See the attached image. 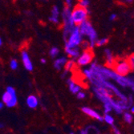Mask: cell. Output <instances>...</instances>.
<instances>
[{"instance_id":"cell-11","label":"cell","mask_w":134,"mask_h":134,"mask_svg":"<svg viewBox=\"0 0 134 134\" xmlns=\"http://www.w3.org/2000/svg\"><path fill=\"white\" fill-rule=\"evenodd\" d=\"M65 52L71 58H77L80 55V49L78 47H65Z\"/></svg>"},{"instance_id":"cell-30","label":"cell","mask_w":134,"mask_h":134,"mask_svg":"<svg viewBox=\"0 0 134 134\" xmlns=\"http://www.w3.org/2000/svg\"><path fill=\"white\" fill-rule=\"evenodd\" d=\"M130 110H131V113L132 114H134V104H132L131 107H130Z\"/></svg>"},{"instance_id":"cell-15","label":"cell","mask_w":134,"mask_h":134,"mask_svg":"<svg viewBox=\"0 0 134 134\" xmlns=\"http://www.w3.org/2000/svg\"><path fill=\"white\" fill-rule=\"evenodd\" d=\"M16 95V93L15 92V93H10L9 92H4L3 93V97H2V99H3V101L7 104V103H9L10 102V100L12 99V97H13L14 96H15Z\"/></svg>"},{"instance_id":"cell-17","label":"cell","mask_w":134,"mask_h":134,"mask_svg":"<svg viewBox=\"0 0 134 134\" xmlns=\"http://www.w3.org/2000/svg\"><path fill=\"white\" fill-rule=\"evenodd\" d=\"M124 120L126 123L128 124H132L133 121V116H132V113H129V112H125L124 113Z\"/></svg>"},{"instance_id":"cell-21","label":"cell","mask_w":134,"mask_h":134,"mask_svg":"<svg viewBox=\"0 0 134 134\" xmlns=\"http://www.w3.org/2000/svg\"><path fill=\"white\" fill-rule=\"evenodd\" d=\"M59 51L58 48L54 47H52V49L50 50V56L52 58H55L59 55Z\"/></svg>"},{"instance_id":"cell-3","label":"cell","mask_w":134,"mask_h":134,"mask_svg":"<svg viewBox=\"0 0 134 134\" xmlns=\"http://www.w3.org/2000/svg\"><path fill=\"white\" fill-rule=\"evenodd\" d=\"M71 9L69 7L66 6L63 10V14H62V17H63V22H64V41L68 39V35H70V33L72 31L73 28L75 27V24L73 23L72 19H71Z\"/></svg>"},{"instance_id":"cell-8","label":"cell","mask_w":134,"mask_h":134,"mask_svg":"<svg viewBox=\"0 0 134 134\" xmlns=\"http://www.w3.org/2000/svg\"><path fill=\"white\" fill-rule=\"evenodd\" d=\"M104 55H105V59H106V65H107V67L112 68L116 59H115L113 52H111L110 49H108V48H107V49L104 50Z\"/></svg>"},{"instance_id":"cell-25","label":"cell","mask_w":134,"mask_h":134,"mask_svg":"<svg viewBox=\"0 0 134 134\" xmlns=\"http://www.w3.org/2000/svg\"><path fill=\"white\" fill-rule=\"evenodd\" d=\"M76 95H77V98H78V99H80V100L84 99V98H85V96H86L83 92H81V91L78 92L76 93Z\"/></svg>"},{"instance_id":"cell-16","label":"cell","mask_w":134,"mask_h":134,"mask_svg":"<svg viewBox=\"0 0 134 134\" xmlns=\"http://www.w3.org/2000/svg\"><path fill=\"white\" fill-rule=\"evenodd\" d=\"M76 67V63L74 60H69V61H67L66 64L64 65V69H65V71H71L75 68Z\"/></svg>"},{"instance_id":"cell-12","label":"cell","mask_w":134,"mask_h":134,"mask_svg":"<svg viewBox=\"0 0 134 134\" xmlns=\"http://www.w3.org/2000/svg\"><path fill=\"white\" fill-rule=\"evenodd\" d=\"M67 61L68 60L65 57H60L59 59H56L54 62V68L58 71L61 70L62 68H64V65L66 64Z\"/></svg>"},{"instance_id":"cell-33","label":"cell","mask_w":134,"mask_h":134,"mask_svg":"<svg viewBox=\"0 0 134 134\" xmlns=\"http://www.w3.org/2000/svg\"><path fill=\"white\" fill-rule=\"evenodd\" d=\"M3 107V104L2 102H0V109H2Z\"/></svg>"},{"instance_id":"cell-22","label":"cell","mask_w":134,"mask_h":134,"mask_svg":"<svg viewBox=\"0 0 134 134\" xmlns=\"http://www.w3.org/2000/svg\"><path fill=\"white\" fill-rule=\"evenodd\" d=\"M112 110H113V108H112L111 104H104V113H109Z\"/></svg>"},{"instance_id":"cell-13","label":"cell","mask_w":134,"mask_h":134,"mask_svg":"<svg viewBox=\"0 0 134 134\" xmlns=\"http://www.w3.org/2000/svg\"><path fill=\"white\" fill-rule=\"evenodd\" d=\"M59 9L56 6H54L52 10V17H50V20L54 23H59Z\"/></svg>"},{"instance_id":"cell-6","label":"cell","mask_w":134,"mask_h":134,"mask_svg":"<svg viewBox=\"0 0 134 134\" xmlns=\"http://www.w3.org/2000/svg\"><path fill=\"white\" fill-rule=\"evenodd\" d=\"M94 59V52L92 51V48L88 47L85 48L81 55L77 57V64L81 67H84L89 65L92 63Z\"/></svg>"},{"instance_id":"cell-4","label":"cell","mask_w":134,"mask_h":134,"mask_svg":"<svg viewBox=\"0 0 134 134\" xmlns=\"http://www.w3.org/2000/svg\"><path fill=\"white\" fill-rule=\"evenodd\" d=\"M64 42H65V47H79L83 43V35L80 33L79 26H75L72 31L68 35V39Z\"/></svg>"},{"instance_id":"cell-10","label":"cell","mask_w":134,"mask_h":134,"mask_svg":"<svg viewBox=\"0 0 134 134\" xmlns=\"http://www.w3.org/2000/svg\"><path fill=\"white\" fill-rule=\"evenodd\" d=\"M68 87H69V89L70 91L74 93V94H76L78 92H80L81 90V86L76 82L73 79H68Z\"/></svg>"},{"instance_id":"cell-26","label":"cell","mask_w":134,"mask_h":134,"mask_svg":"<svg viewBox=\"0 0 134 134\" xmlns=\"http://www.w3.org/2000/svg\"><path fill=\"white\" fill-rule=\"evenodd\" d=\"M116 18H117L116 14L113 13V14L110 15V16H109V20H110V21H115L116 19Z\"/></svg>"},{"instance_id":"cell-27","label":"cell","mask_w":134,"mask_h":134,"mask_svg":"<svg viewBox=\"0 0 134 134\" xmlns=\"http://www.w3.org/2000/svg\"><path fill=\"white\" fill-rule=\"evenodd\" d=\"M113 134H121L120 131L116 126H113Z\"/></svg>"},{"instance_id":"cell-28","label":"cell","mask_w":134,"mask_h":134,"mask_svg":"<svg viewBox=\"0 0 134 134\" xmlns=\"http://www.w3.org/2000/svg\"><path fill=\"white\" fill-rule=\"evenodd\" d=\"M70 134H75L74 132H71ZM80 134H88V129H82L80 132Z\"/></svg>"},{"instance_id":"cell-2","label":"cell","mask_w":134,"mask_h":134,"mask_svg":"<svg viewBox=\"0 0 134 134\" xmlns=\"http://www.w3.org/2000/svg\"><path fill=\"white\" fill-rule=\"evenodd\" d=\"M71 16L75 25L80 26L83 22L88 19V8H84L78 4L72 9L71 12Z\"/></svg>"},{"instance_id":"cell-29","label":"cell","mask_w":134,"mask_h":134,"mask_svg":"<svg viewBox=\"0 0 134 134\" xmlns=\"http://www.w3.org/2000/svg\"><path fill=\"white\" fill-rule=\"evenodd\" d=\"M65 2H66V5L70 7L71 5V0H65Z\"/></svg>"},{"instance_id":"cell-18","label":"cell","mask_w":134,"mask_h":134,"mask_svg":"<svg viewBox=\"0 0 134 134\" xmlns=\"http://www.w3.org/2000/svg\"><path fill=\"white\" fill-rule=\"evenodd\" d=\"M104 117V120L108 125H113L114 123V118L109 114V113H105V115L103 116Z\"/></svg>"},{"instance_id":"cell-32","label":"cell","mask_w":134,"mask_h":134,"mask_svg":"<svg viewBox=\"0 0 134 134\" xmlns=\"http://www.w3.org/2000/svg\"><path fill=\"white\" fill-rule=\"evenodd\" d=\"M41 63H43V64H45V63H46V60H45L44 59H41Z\"/></svg>"},{"instance_id":"cell-35","label":"cell","mask_w":134,"mask_h":134,"mask_svg":"<svg viewBox=\"0 0 134 134\" xmlns=\"http://www.w3.org/2000/svg\"><path fill=\"white\" fill-rule=\"evenodd\" d=\"M2 45V40H1V39H0V46Z\"/></svg>"},{"instance_id":"cell-19","label":"cell","mask_w":134,"mask_h":134,"mask_svg":"<svg viewBox=\"0 0 134 134\" xmlns=\"http://www.w3.org/2000/svg\"><path fill=\"white\" fill-rule=\"evenodd\" d=\"M108 43V38H106V37L101 38V39H100V40H96V46H97V47H102V46L106 45Z\"/></svg>"},{"instance_id":"cell-14","label":"cell","mask_w":134,"mask_h":134,"mask_svg":"<svg viewBox=\"0 0 134 134\" xmlns=\"http://www.w3.org/2000/svg\"><path fill=\"white\" fill-rule=\"evenodd\" d=\"M27 104L31 108H36V107H37V105H38L37 98H36L35 96H29L27 97Z\"/></svg>"},{"instance_id":"cell-9","label":"cell","mask_w":134,"mask_h":134,"mask_svg":"<svg viewBox=\"0 0 134 134\" xmlns=\"http://www.w3.org/2000/svg\"><path fill=\"white\" fill-rule=\"evenodd\" d=\"M22 59H23V65L25 67V68L27 71H31L33 70V65H32V63L29 58L28 54L26 52H22Z\"/></svg>"},{"instance_id":"cell-23","label":"cell","mask_w":134,"mask_h":134,"mask_svg":"<svg viewBox=\"0 0 134 134\" xmlns=\"http://www.w3.org/2000/svg\"><path fill=\"white\" fill-rule=\"evenodd\" d=\"M79 5H80L81 7H84V8H88V7L89 6V1L88 0H79Z\"/></svg>"},{"instance_id":"cell-24","label":"cell","mask_w":134,"mask_h":134,"mask_svg":"<svg viewBox=\"0 0 134 134\" xmlns=\"http://www.w3.org/2000/svg\"><path fill=\"white\" fill-rule=\"evenodd\" d=\"M10 68H11V69H13V70L17 69V68H18V62L16 61L15 59H12L11 61H10Z\"/></svg>"},{"instance_id":"cell-34","label":"cell","mask_w":134,"mask_h":134,"mask_svg":"<svg viewBox=\"0 0 134 134\" xmlns=\"http://www.w3.org/2000/svg\"><path fill=\"white\" fill-rule=\"evenodd\" d=\"M3 125H2V124H0V129H1V128H3Z\"/></svg>"},{"instance_id":"cell-5","label":"cell","mask_w":134,"mask_h":134,"mask_svg":"<svg viewBox=\"0 0 134 134\" xmlns=\"http://www.w3.org/2000/svg\"><path fill=\"white\" fill-rule=\"evenodd\" d=\"M116 74L123 76H127L132 71L127 59H119L116 61L112 68Z\"/></svg>"},{"instance_id":"cell-1","label":"cell","mask_w":134,"mask_h":134,"mask_svg":"<svg viewBox=\"0 0 134 134\" xmlns=\"http://www.w3.org/2000/svg\"><path fill=\"white\" fill-rule=\"evenodd\" d=\"M80 33L82 34L83 36H86L88 39V43H89V47L92 48L94 46H96V43L97 39V33L90 21L88 19L83 22L79 26Z\"/></svg>"},{"instance_id":"cell-20","label":"cell","mask_w":134,"mask_h":134,"mask_svg":"<svg viewBox=\"0 0 134 134\" xmlns=\"http://www.w3.org/2000/svg\"><path fill=\"white\" fill-rule=\"evenodd\" d=\"M127 60L130 65L131 69L134 71V54H131L130 55H129V57L127 58Z\"/></svg>"},{"instance_id":"cell-7","label":"cell","mask_w":134,"mask_h":134,"mask_svg":"<svg viewBox=\"0 0 134 134\" xmlns=\"http://www.w3.org/2000/svg\"><path fill=\"white\" fill-rule=\"evenodd\" d=\"M82 111L83 113H84L86 115L91 116L92 118H94L96 120H98L99 121H103L104 120V117L97 112H96L94 109L88 108V107H83L82 108Z\"/></svg>"},{"instance_id":"cell-31","label":"cell","mask_w":134,"mask_h":134,"mask_svg":"<svg viewBox=\"0 0 134 134\" xmlns=\"http://www.w3.org/2000/svg\"><path fill=\"white\" fill-rule=\"evenodd\" d=\"M125 1L126 2V3H132L134 0H125Z\"/></svg>"}]
</instances>
